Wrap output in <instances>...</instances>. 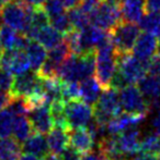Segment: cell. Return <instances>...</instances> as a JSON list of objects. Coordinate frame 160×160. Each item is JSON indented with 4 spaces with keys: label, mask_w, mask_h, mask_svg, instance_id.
Segmentation results:
<instances>
[{
    "label": "cell",
    "mask_w": 160,
    "mask_h": 160,
    "mask_svg": "<svg viewBox=\"0 0 160 160\" xmlns=\"http://www.w3.org/2000/svg\"><path fill=\"white\" fill-rule=\"evenodd\" d=\"M149 72V63L141 61L130 52L118 55V70L114 74L110 87L121 89L130 84H137L141 78Z\"/></svg>",
    "instance_id": "1"
},
{
    "label": "cell",
    "mask_w": 160,
    "mask_h": 160,
    "mask_svg": "<svg viewBox=\"0 0 160 160\" xmlns=\"http://www.w3.org/2000/svg\"><path fill=\"white\" fill-rule=\"evenodd\" d=\"M96 51L76 55L71 53L62 64L57 72V78L63 82H80L94 74Z\"/></svg>",
    "instance_id": "2"
},
{
    "label": "cell",
    "mask_w": 160,
    "mask_h": 160,
    "mask_svg": "<svg viewBox=\"0 0 160 160\" xmlns=\"http://www.w3.org/2000/svg\"><path fill=\"white\" fill-rule=\"evenodd\" d=\"M118 70V52L111 37L96 49V78L102 89L110 87L112 78Z\"/></svg>",
    "instance_id": "3"
},
{
    "label": "cell",
    "mask_w": 160,
    "mask_h": 160,
    "mask_svg": "<svg viewBox=\"0 0 160 160\" xmlns=\"http://www.w3.org/2000/svg\"><path fill=\"white\" fill-rule=\"evenodd\" d=\"M34 6L11 0L1 8V20L6 25L25 35L31 24V15Z\"/></svg>",
    "instance_id": "4"
},
{
    "label": "cell",
    "mask_w": 160,
    "mask_h": 160,
    "mask_svg": "<svg viewBox=\"0 0 160 160\" xmlns=\"http://www.w3.org/2000/svg\"><path fill=\"white\" fill-rule=\"evenodd\" d=\"M92 108L94 120L100 124L107 125L112 118L119 116L122 112L119 91L113 87L103 89V93L100 94V97Z\"/></svg>",
    "instance_id": "5"
},
{
    "label": "cell",
    "mask_w": 160,
    "mask_h": 160,
    "mask_svg": "<svg viewBox=\"0 0 160 160\" xmlns=\"http://www.w3.org/2000/svg\"><path fill=\"white\" fill-rule=\"evenodd\" d=\"M141 28L136 23L121 21L110 32L112 44L118 55L130 52L137 37L141 34Z\"/></svg>",
    "instance_id": "6"
},
{
    "label": "cell",
    "mask_w": 160,
    "mask_h": 160,
    "mask_svg": "<svg viewBox=\"0 0 160 160\" xmlns=\"http://www.w3.org/2000/svg\"><path fill=\"white\" fill-rule=\"evenodd\" d=\"M119 96L122 106V110L127 113L139 114L147 117L150 111V105L141 93L139 88L135 84H130L119 89Z\"/></svg>",
    "instance_id": "7"
},
{
    "label": "cell",
    "mask_w": 160,
    "mask_h": 160,
    "mask_svg": "<svg viewBox=\"0 0 160 160\" xmlns=\"http://www.w3.org/2000/svg\"><path fill=\"white\" fill-rule=\"evenodd\" d=\"M122 20L119 4L100 1L90 13V24L105 31H111Z\"/></svg>",
    "instance_id": "8"
},
{
    "label": "cell",
    "mask_w": 160,
    "mask_h": 160,
    "mask_svg": "<svg viewBox=\"0 0 160 160\" xmlns=\"http://www.w3.org/2000/svg\"><path fill=\"white\" fill-rule=\"evenodd\" d=\"M65 114L69 128L87 127L93 118V108L81 99L65 102Z\"/></svg>",
    "instance_id": "9"
},
{
    "label": "cell",
    "mask_w": 160,
    "mask_h": 160,
    "mask_svg": "<svg viewBox=\"0 0 160 160\" xmlns=\"http://www.w3.org/2000/svg\"><path fill=\"white\" fill-rule=\"evenodd\" d=\"M0 63L1 68L8 70L14 75L23 74L31 70L28 56L23 49L14 48L1 51Z\"/></svg>",
    "instance_id": "10"
},
{
    "label": "cell",
    "mask_w": 160,
    "mask_h": 160,
    "mask_svg": "<svg viewBox=\"0 0 160 160\" xmlns=\"http://www.w3.org/2000/svg\"><path fill=\"white\" fill-rule=\"evenodd\" d=\"M160 49V38L154 34L143 32L137 37L133 47V55L141 61L149 63Z\"/></svg>",
    "instance_id": "11"
},
{
    "label": "cell",
    "mask_w": 160,
    "mask_h": 160,
    "mask_svg": "<svg viewBox=\"0 0 160 160\" xmlns=\"http://www.w3.org/2000/svg\"><path fill=\"white\" fill-rule=\"evenodd\" d=\"M30 122L33 131H36L42 134H46L53 128V118H52L49 103H43L34 107L29 111Z\"/></svg>",
    "instance_id": "12"
},
{
    "label": "cell",
    "mask_w": 160,
    "mask_h": 160,
    "mask_svg": "<svg viewBox=\"0 0 160 160\" xmlns=\"http://www.w3.org/2000/svg\"><path fill=\"white\" fill-rule=\"evenodd\" d=\"M116 142L125 157L137 155L141 146V131L137 127L123 131L120 134H116Z\"/></svg>",
    "instance_id": "13"
},
{
    "label": "cell",
    "mask_w": 160,
    "mask_h": 160,
    "mask_svg": "<svg viewBox=\"0 0 160 160\" xmlns=\"http://www.w3.org/2000/svg\"><path fill=\"white\" fill-rule=\"evenodd\" d=\"M146 119L145 116L132 114L127 112H121L119 116L112 118L108 122L107 130L110 135L120 134L123 131L128 130L130 128H136Z\"/></svg>",
    "instance_id": "14"
},
{
    "label": "cell",
    "mask_w": 160,
    "mask_h": 160,
    "mask_svg": "<svg viewBox=\"0 0 160 160\" xmlns=\"http://www.w3.org/2000/svg\"><path fill=\"white\" fill-rule=\"evenodd\" d=\"M69 141H70V145L75 147L81 155L91 152L96 144L92 134L86 127L70 128Z\"/></svg>",
    "instance_id": "15"
},
{
    "label": "cell",
    "mask_w": 160,
    "mask_h": 160,
    "mask_svg": "<svg viewBox=\"0 0 160 160\" xmlns=\"http://www.w3.org/2000/svg\"><path fill=\"white\" fill-rule=\"evenodd\" d=\"M28 37L30 39H34L39 42L46 49L53 48V47H55L56 45H58L64 40L63 39V34H60L57 30H55L53 26H49L48 24L29 34Z\"/></svg>",
    "instance_id": "16"
},
{
    "label": "cell",
    "mask_w": 160,
    "mask_h": 160,
    "mask_svg": "<svg viewBox=\"0 0 160 160\" xmlns=\"http://www.w3.org/2000/svg\"><path fill=\"white\" fill-rule=\"evenodd\" d=\"M22 143H23L21 145L22 150L28 154H32L44 158L49 152L44 134L36 132V131H33Z\"/></svg>",
    "instance_id": "17"
},
{
    "label": "cell",
    "mask_w": 160,
    "mask_h": 160,
    "mask_svg": "<svg viewBox=\"0 0 160 160\" xmlns=\"http://www.w3.org/2000/svg\"><path fill=\"white\" fill-rule=\"evenodd\" d=\"M120 10L123 21L138 23L145 13V0H121Z\"/></svg>",
    "instance_id": "18"
},
{
    "label": "cell",
    "mask_w": 160,
    "mask_h": 160,
    "mask_svg": "<svg viewBox=\"0 0 160 160\" xmlns=\"http://www.w3.org/2000/svg\"><path fill=\"white\" fill-rule=\"evenodd\" d=\"M138 88L148 102L160 99V76L154 73L146 74L138 81Z\"/></svg>",
    "instance_id": "19"
},
{
    "label": "cell",
    "mask_w": 160,
    "mask_h": 160,
    "mask_svg": "<svg viewBox=\"0 0 160 160\" xmlns=\"http://www.w3.org/2000/svg\"><path fill=\"white\" fill-rule=\"evenodd\" d=\"M47 145H48V150L52 154L60 155V152L70 145L69 141V131L65 128L53 127L47 135Z\"/></svg>",
    "instance_id": "20"
},
{
    "label": "cell",
    "mask_w": 160,
    "mask_h": 160,
    "mask_svg": "<svg viewBox=\"0 0 160 160\" xmlns=\"http://www.w3.org/2000/svg\"><path fill=\"white\" fill-rule=\"evenodd\" d=\"M24 51H25L26 56H28L31 70L34 72H37L41 65L44 63V61L47 58L46 48L44 46H42L36 40L30 39Z\"/></svg>",
    "instance_id": "21"
},
{
    "label": "cell",
    "mask_w": 160,
    "mask_h": 160,
    "mask_svg": "<svg viewBox=\"0 0 160 160\" xmlns=\"http://www.w3.org/2000/svg\"><path fill=\"white\" fill-rule=\"evenodd\" d=\"M80 88V99L85 102L89 103L90 106H93L99 99L101 94V85L99 84L98 80L92 76L87 78L79 82Z\"/></svg>",
    "instance_id": "22"
},
{
    "label": "cell",
    "mask_w": 160,
    "mask_h": 160,
    "mask_svg": "<svg viewBox=\"0 0 160 160\" xmlns=\"http://www.w3.org/2000/svg\"><path fill=\"white\" fill-rule=\"evenodd\" d=\"M21 152L20 142L14 137L8 136L0 138V160H18Z\"/></svg>",
    "instance_id": "23"
},
{
    "label": "cell",
    "mask_w": 160,
    "mask_h": 160,
    "mask_svg": "<svg viewBox=\"0 0 160 160\" xmlns=\"http://www.w3.org/2000/svg\"><path fill=\"white\" fill-rule=\"evenodd\" d=\"M32 132V125H31L30 120L26 118V114L14 116L12 127V135L18 142L22 143Z\"/></svg>",
    "instance_id": "24"
},
{
    "label": "cell",
    "mask_w": 160,
    "mask_h": 160,
    "mask_svg": "<svg viewBox=\"0 0 160 160\" xmlns=\"http://www.w3.org/2000/svg\"><path fill=\"white\" fill-rule=\"evenodd\" d=\"M138 26L143 32L154 34L160 38V14L158 13H144L138 21Z\"/></svg>",
    "instance_id": "25"
},
{
    "label": "cell",
    "mask_w": 160,
    "mask_h": 160,
    "mask_svg": "<svg viewBox=\"0 0 160 160\" xmlns=\"http://www.w3.org/2000/svg\"><path fill=\"white\" fill-rule=\"evenodd\" d=\"M68 18L74 30L80 31L90 25V15L78 4L75 8L69 9Z\"/></svg>",
    "instance_id": "26"
},
{
    "label": "cell",
    "mask_w": 160,
    "mask_h": 160,
    "mask_svg": "<svg viewBox=\"0 0 160 160\" xmlns=\"http://www.w3.org/2000/svg\"><path fill=\"white\" fill-rule=\"evenodd\" d=\"M48 52H47V60L54 63L55 65H57L58 69H59L60 64L71 55V51L69 49L68 45L65 40H63L62 42H59L58 45H56L55 47L48 49Z\"/></svg>",
    "instance_id": "27"
},
{
    "label": "cell",
    "mask_w": 160,
    "mask_h": 160,
    "mask_svg": "<svg viewBox=\"0 0 160 160\" xmlns=\"http://www.w3.org/2000/svg\"><path fill=\"white\" fill-rule=\"evenodd\" d=\"M160 147V135L152 132L146 134L143 138H141L139 152H148V154H157Z\"/></svg>",
    "instance_id": "28"
},
{
    "label": "cell",
    "mask_w": 160,
    "mask_h": 160,
    "mask_svg": "<svg viewBox=\"0 0 160 160\" xmlns=\"http://www.w3.org/2000/svg\"><path fill=\"white\" fill-rule=\"evenodd\" d=\"M14 114L8 107L0 110V138L8 137L12 134Z\"/></svg>",
    "instance_id": "29"
},
{
    "label": "cell",
    "mask_w": 160,
    "mask_h": 160,
    "mask_svg": "<svg viewBox=\"0 0 160 160\" xmlns=\"http://www.w3.org/2000/svg\"><path fill=\"white\" fill-rule=\"evenodd\" d=\"M49 21L52 23V26L55 30H57L60 34H63V35H66V34H68L74 30L70 24V21H69L68 14H66L65 12L49 19Z\"/></svg>",
    "instance_id": "30"
},
{
    "label": "cell",
    "mask_w": 160,
    "mask_h": 160,
    "mask_svg": "<svg viewBox=\"0 0 160 160\" xmlns=\"http://www.w3.org/2000/svg\"><path fill=\"white\" fill-rule=\"evenodd\" d=\"M62 96L65 102L69 100H74V99H80L79 82H63Z\"/></svg>",
    "instance_id": "31"
},
{
    "label": "cell",
    "mask_w": 160,
    "mask_h": 160,
    "mask_svg": "<svg viewBox=\"0 0 160 160\" xmlns=\"http://www.w3.org/2000/svg\"><path fill=\"white\" fill-rule=\"evenodd\" d=\"M42 7L46 14L48 15V19L62 14L65 12V9H66L60 0H45Z\"/></svg>",
    "instance_id": "32"
},
{
    "label": "cell",
    "mask_w": 160,
    "mask_h": 160,
    "mask_svg": "<svg viewBox=\"0 0 160 160\" xmlns=\"http://www.w3.org/2000/svg\"><path fill=\"white\" fill-rule=\"evenodd\" d=\"M13 83V74L8 70L0 68V89L9 93L12 87Z\"/></svg>",
    "instance_id": "33"
},
{
    "label": "cell",
    "mask_w": 160,
    "mask_h": 160,
    "mask_svg": "<svg viewBox=\"0 0 160 160\" xmlns=\"http://www.w3.org/2000/svg\"><path fill=\"white\" fill-rule=\"evenodd\" d=\"M150 109H155L156 113L154 116V119L152 121V128L155 133L160 135V99L155 100L149 103Z\"/></svg>",
    "instance_id": "34"
},
{
    "label": "cell",
    "mask_w": 160,
    "mask_h": 160,
    "mask_svg": "<svg viewBox=\"0 0 160 160\" xmlns=\"http://www.w3.org/2000/svg\"><path fill=\"white\" fill-rule=\"evenodd\" d=\"M81 154L73 146H67L62 152H60V158L62 160H80Z\"/></svg>",
    "instance_id": "35"
},
{
    "label": "cell",
    "mask_w": 160,
    "mask_h": 160,
    "mask_svg": "<svg viewBox=\"0 0 160 160\" xmlns=\"http://www.w3.org/2000/svg\"><path fill=\"white\" fill-rule=\"evenodd\" d=\"M149 72L160 76V49L149 61Z\"/></svg>",
    "instance_id": "36"
},
{
    "label": "cell",
    "mask_w": 160,
    "mask_h": 160,
    "mask_svg": "<svg viewBox=\"0 0 160 160\" xmlns=\"http://www.w3.org/2000/svg\"><path fill=\"white\" fill-rule=\"evenodd\" d=\"M145 11L160 14V0H145Z\"/></svg>",
    "instance_id": "37"
},
{
    "label": "cell",
    "mask_w": 160,
    "mask_h": 160,
    "mask_svg": "<svg viewBox=\"0 0 160 160\" xmlns=\"http://www.w3.org/2000/svg\"><path fill=\"white\" fill-rule=\"evenodd\" d=\"M10 99H11L10 94L0 89V110H2L3 108H6L8 106Z\"/></svg>",
    "instance_id": "38"
},
{
    "label": "cell",
    "mask_w": 160,
    "mask_h": 160,
    "mask_svg": "<svg viewBox=\"0 0 160 160\" xmlns=\"http://www.w3.org/2000/svg\"><path fill=\"white\" fill-rule=\"evenodd\" d=\"M134 160H158L157 155L148 154V152H138Z\"/></svg>",
    "instance_id": "39"
},
{
    "label": "cell",
    "mask_w": 160,
    "mask_h": 160,
    "mask_svg": "<svg viewBox=\"0 0 160 160\" xmlns=\"http://www.w3.org/2000/svg\"><path fill=\"white\" fill-rule=\"evenodd\" d=\"M60 1L63 2V4H64L66 9H71L77 7L80 3L81 0H60Z\"/></svg>",
    "instance_id": "40"
},
{
    "label": "cell",
    "mask_w": 160,
    "mask_h": 160,
    "mask_svg": "<svg viewBox=\"0 0 160 160\" xmlns=\"http://www.w3.org/2000/svg\"><path fill=\"white\" fill-rule=\"evenodd\" d=\"M43 159L44 158H42V157H39V156H35V155L25 152V154H23V155H20V157L18 160H43Z\"/></svg>",
    "instance_id": "41"
},
{
    "label": "cell",
    "mask_w": 160,
    "mask_h": 160,
    "mask_svg": "<svg viewBox=\"0 0 160 160\" xmlns=\"http://www.w3.org/2000/svg\"><path fill=\"white\" fill-rule=\"evenodd\" d=\"M43 160H62L60 157H58V155H55V154H47L46 156H45V159Z\"/></svg>",
    "instance_id": "42"
},
{
    "label": "cell",
    "mask_w": 160,
    "mask_h": 160,
    "mask_svg": "<svg viewBox=\"0 0 160 160\" xmlns=\"http://www.w3.org/2000/svg\"><path fill=\"white\" fill-rule=\"evenodd\" d=\"M104 1H108V2H110V3H113V4H119V6H120L121 0H104Z\"/></svg>",
    "instance_id": "43"
},
{
    "label": "cell",
    "mask_w": 160,
    "mask_h": 160,
    "mask_svg": "<svg viewBox=\"0 0 160 160\" xmlns=\"http://www.w3.org/2000/svg\"><path fill=\"white\" fill-rule=\"evenodd\" d=\"M157 158H158V160H160V147H159V149H158V152H157Z\"/></svg>",
    "instance_id": "44"
},
{
    "label": "cell",
    "mask_w": 160,
    "mask_h": 160,
    "mask_svg": "<svg viewBox=\"0 0 160 160\" xmlns=\"http://www.w3.org/2000/svg\"><path fill=\"white\" fill-rule=\"evenodd\" d=\"M1 22H2V20H1V15H0V28H1Z\"/></svg>",
    "instance_id": "45"
},
{
    "label": "cell",
    "mask_w": 160,
    "mask_h": 160,
    "mask_svg": "<svg viewBox=\"0 0 160 160\" xmlns=\"http://www.w3.org/2000/svg\"><path fill=\"white\" fill-rule=\"evenodd\" d=\"M124 160H126V159H124Z\"/></svg>",
    "instance_id": "46"
}]
</instances>
